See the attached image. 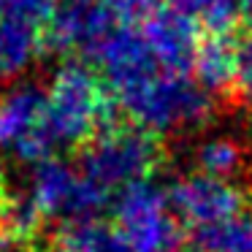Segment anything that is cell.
Segmentation results:
<instances>
[{"label": "cell", "mask_w": 252, "mask_h": 252, "mask_svg": "<svg viewBox=\"0 0 252 252\" xmlns=\"http://www.w3.org/2000/svg\"><path fill=\"white\" fill-rule=\"evenodd\" d=\"M122 114L117 93L87 63H65L55 73L46 93V127L55 141L79 152L98 133L117 125Z\"/></svg>", "instance_id": "6da1fadb"}, {"label": "cell", "mask_w": 252, "mask_h": 252, "mask_svg": "<svg viewBox=\"0 0 252 252\" xmlns=\"http://www.w3.org/2000/svg\"><path fill=\"white\" fill-rule=\"evenodd\" d=\"M84 176L106 190H127L136 185H149L165 163V147L160 133L136 125L133 120H120L76 152Z\"/></svg>", "instance_id": "7a4b0ae2"}, {"label": "cell", "mask_w": 252, "mask_h": 252, "mask_svg": "<svg viewBox=\"0 0 252 252\" xmlns=\"http://www.w3.org/2000/svg\"><path fill=\"white\" fill-rule=\"evenodd\" d=\"M127 120L155 133L171 127H195L212 114V95L187 73H155L138 87L117 95Z\"/></svg>", "instance_id": "3957f363"}, {"label": "cell", "mask_w": 252, "mask_h": 252, "mask_svg": "<svg viewBox=\"0 0 252 252\" xmlns=\"http://www.w3.org/2000/svg\"><path fill=\"white\" fill-rule=\"evenodd\" d=\"M111 220L133 252H179L185 239L179 220L171 214L165 192L149 185L122 190Z\"/></svg>", "instance_id": "277c9868"}, {"label": "cell", "mask_w": 252, "mask_h": 252, "mask_svg": "<svg viewBox=\"0 0 252 252\" xmlns=\"http://www.w3.org/2000/svg\"><path fill=\"white\" fill-rule=\"evenodd\" d=\"M171 212L190 228L214 225L222 220L239 217L247 209V195L228 179H214L206 174H190L174 182L165 192Z\"/></svg>", "instance_id": "5b68a950"}, {"label": "cell", "mask_w": 252, "mask_h": 252, "mask_svg": "<svg viewBox=\"0 0 252 252\" xmlns=\"http://www.w3.org/2000/svg\"><path fill=\"white\" fill-rule=\"evenodd\" d=\"M120 25L117 14L95 0H63L57 3L52 19L44 25V46L60 55L93 57L103 38Z\"/></svg>", "instance_id": "8992f818"}, {"label": "cell", "mask_w": 252, "mask_h": 252, "mask_svg": "<svg viewBox=\"0 0 252 252\" xmlns=\"http://www.w3.org/2000/svg\"><path fill=\"white\" fill-rule=\"evenodd\" d=\"M93 60L103 71V82L117 95L138 87L141 82L160 73L158 60L152 57L147 41L141 35V28L136 25H117L103 44L95 49Z\"/></svg>", "instance_id": "52a82bcc"}, {"label": "cell", "mask_w": 252, "mask_h": 252, "mask_svg": "<svg viewBox=\"0 0 252 252\" xmlns=\"http://www.w3.org/2000/svg\"><path fill=\"white\" fill-rule=\"evenodd\" d=\"M141 35L152 57L158 60L160 71L187 73L192 68V57L201 44L198 25L192 19L171 11L168 6H160L152 17L141 22Z\"/></svg>", "instance_id": "ba28073f"}, {"label": "cell", "mask_w": 252, "mask_h": 252, "mask_svg": "<svg viewBox=\"0 0 252 252\" xmlns=\"http://www.w3.org/2000/svg\"><path fill=\"white\" fill-rule=\"evenodd\" d=\"M44 225L46 214L33 195H0V252H46L41 247Z\"/></svg>", "instance_id": "9c48e42d"}, {"label": "cell", "mask_w": 252, "mask_h": 252, "mask_svg": "<svg viewBox=\"0 0 252 252\" xmlns=\"http://www.w3.org/2000/svg\"><path fill=\"white\" fill-rule=\"evenodd\" d=\"M46 252H133L114 220L76 217L63 222L46 241Z\"/></svg>", "instance_id": "30bf717a"}, {"label": "cell", "mask_w": 252, "mask_h": 252, "mask_svg": "<svg viewBox=\"0 0 252 252\" xmlns=\"http://www.w3.org/2000/svg\"><path fill=\"white\" fill-rule=\"evenodd\" d=\"M46 127V93L19 87L0 98V144L17 149L28 136Z\"/></svg>", "instance_id": "8fae6325"}, {"label": "cell", "mask_w": 252, "mask_h": 252, "mask_svg": "<svg viewBox=\"0 0 252 252\" xmlns=\"http://www.w3.org/2000/svg\"><path fill=\"white\" fill-rule=\"evenodd\" d=\"M190 71L195 84L209 95L236 90V38L212 33L201 38Z\"/></svg>", "instance_id": "7c38bea8"}, {"label": "cell", "mask_w": 252, "mask_h": 252, "mask_svg": "<svg viewBox=\"0 0 252 252\" xmlns=\"http://www.w3.org/2000/svg\"><path fill=\"white\" fill-rule=\"evenodd\" d=\"M44 49L41 28L0 17V73H19Z\"/></svg>", "instance_id": "4fadbf2b"}, {"label": "cell", "mask_w": 252, "mask_h": 252, "mask_svg": "<svg viewBox=\"0 0 252 252\" xmlns=\"http://www.w3.org/2000/svg\"><path fill=\"white\" fill-rule=\"evenodd\" d=\"M187 239L192 252H252V217L239 214L214 225L190 228Z\"/></svg>", "instance_id": "5bb4252c"}, {"label": "cell", "mask_w": 252, "mask_h": 252, "mask_svg": "<svg viewBox=\"0 0 252 252\" xmlns=\"http://www.w3.org/2000/svg\"><path fill=\"white\" fill-rule=\"evenodd\" d=\"M165 6L195 25H203L212 35H228L241 19L239 0H165Z\"/></svg>", "instance_id": "9a60e30c"}, {"label": "cell", "mask_w": 252, "mask_h": 252, "mask_svg": "<svg viewBox=\"0 0 252 252\" xmlns=\"http://www.w3.org/2000/svg\"><path fill=\"white\" fill-rule=\"evenodd\" d=\"M76 176L65 168V165L55 163V160H46L38 165V174H35V192L33 201L41 206V212L49 217V214L68 209L71 195L76 190Z\"/></svg>", "instance_id": "2e32d148"}, {"label": "cell", "mask_w": 252, "mask_h": 252, "mask_svg": "<svg viewBox=\"0 0 252 252\" xmlns=\"http://www.w3.org/2000/svg\"><path fill=\"white\" fill-rule=\"evenodd\" d=\"M195 160L201 174L214 176V179H228L241 165V149L230 138H209L206 144H201Z\"/></svg>", "instance_id": "e0dca14e"}, {"label": "cell", "mask_w": 252, "mask_h": 252, "mask_svg": "<svg viewBox=\"0 0 252 252\" xmlns=\"http://www.w3.org/2000/svg\"><path fill=\"white\" fill-rule=\"evenodd\" d=\"M57 8V0H0V17L28 25H46Z\"/></svg>", "instance_id": "ac0fdd59"}, {"label": "cell", "mask_w": 252, "mask_h": 252, "mask_svg": "<svg viewBox=\"0 0 252 252\" xmlns=\"http://www.w3.org/2000/svg\"><path fill=\"white\" fill-rule=\"evenodd\" d=\"M236 90L252 95V33L236 38Z\"/></svg>", "instance_id": "d6986e66"}, {"label": "cell", "mask_w": 252, "mask_h": 252, "mask_svg": "<svg viewBox=\"0 0 252 252\" xmlns=\"http://www.w3.org/2000/svg\"><path fill=\"white\" fill-rule=\"evenodd\" d=\"M95 3H103V6H109V8H111V11H114V14H117V8H120V6H122V3H125V0H95Z\"/></svg>", "instance_id": "ffe728a7"}, {"label": "cell", "mask_w": 252, "mask_h": 252, "mask_svg": "<svg viewBox=\"0 0 252 252\" xmlns=\"http://www.w3.org/2000/svg\"><path fill=\"white\" fill-rule=\"evenodd\" d=\"M6 192V174H3V165H0V195Z\"/></svg>", "instance_id": "44dd1931"}, {"label": "cell", "mask_w": 252, "mask_h": 252, "mask_svg": "<svg viewBox=\"0 0 252 252\" xmlns=\"http://www.w3.org/2000/svg\"><path fill=\"white\" fill-rule=\"evenodd\" d=\"M239 3H241V0H239Z\"/></svg>", "instance_id": "7402d4cb"}]
</instances>
